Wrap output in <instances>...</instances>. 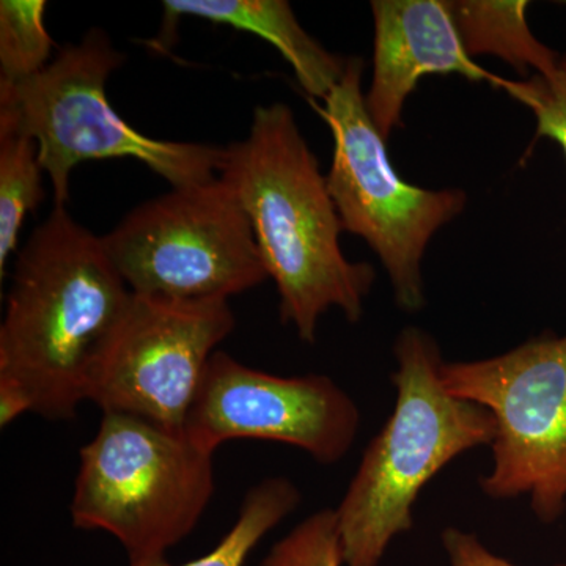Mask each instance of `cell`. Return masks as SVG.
Segmentation results:
<instances>
[{"label":"cell","instance_id":"4fadbf2b","mask_svg":"<svg viewBox=\"0 0 566 566\" xmlns=\"http://www.w3.org/2000/svg\"><path fill=\"white\" fill-rule=\"evenodd\" d=\"M528 2L523 0H461L452 2L461 40L472 59L494 55L521 74L534 70L547 76L562 55L542 43L527 22Z\"/></svg>","mask_w":566,"mask_h":566},{"label":"cell","instance_id":"7c38bea8","mask_svg":"<svg viewBox=\"0 0 566 566\" xmlns=\"http://www.w3.org/2000/svg\"><path fill=\"white\" fill-rule=\"evenodd\" d=\"M163 6L164 32L180 18L191 17L252 33L273 44L312 98L324 102L344 76L348 59L324 50L285 0H164Z\"/></svg>","mask_w":566,"mask_h":566},{"label":"cell","instance_id":"ac0fdd59","mask_svg":"<svg viewBox=\"0 0 566 566\" xmlns=\"http://www.w3.org/2000/svg\"><path fill=\"white\" fill-rule=\"evenodd\" d=\"M504 91L535 115L536 139L547 137L556 142L566 158V55L547 76L506 80Z\"/></svg>","mask_w":566,"mask_h":566},{"label":"cell","instance_id":"7a4b0ae2","mask_svg":"<svg viewBox=\"0 0 566 566\" xmlns=\"http://www.w3.org/2000/svg\"><path fill=\"white\" fill-rule=\"evenodd\" d=\"M219 177L248 214L264 270L277 286L282 323L314 344L331 308L360 322L375 270L342 252L344 226L326 177L286 104L255 107L248 137L226 147Z\"/></svg>","mask_w":566,"mask_h":566},{"label":"cell","instance_id":"277c9868","mask_svg":"<svg viewBox=\"0 0 566 566\" xmlns=\"http://www.w3.org/2000/svg\"><path fill=\"white\" fill-rule=\"evenodd\" d=\"M125 54L102 29L62 48L41 73L17 84H0V115L36 140L40 161L66 207L70 178L81 163L134 159L172 188L200 185L221 174L226 147L155 139L134 129L107 98V81Z\"/></svg>","mask_w":566,"mask_h":566},{"label":"cell","instance_id":"9c48e42d","mask_svg":"<svg viewBox=\"0 0 566 566\" xmlns=\"http://www.w3.org/2000/svg\"><path fill=\"white\" fill-rule=\"evenodd\" d=\"M229 301L133 293L125 318L93 378L88 401L185 430L186 417L216 348L233 333Z\"/></svg>","mask_w":566,"mask_h":566},{"label":"cell","instance_id":"9a60e30c","mask_svg":"<svg viewBox=\"0 0 566 566\" xmlns=\"http://www.w3.org/2000/svg\"><path fill=\"white\" fill-rule=\"evenodd\" d=\"M300 504L301 493L292 480L271 476L245 493L237 523L211 553L182 565L161 557L134 566H244L253 547Z\"/></svg>","mask_w":566,"mask_h":566},{"label":"cell","instance_id":"d6986e66","mask_svg":"<svg viewBox=\"0 0 566 566\" xmlns=\"http://www.w3.org/2000/svg\"><path fill=\"white\" fill-rule=\"evenodd\" d=\"M442 543L452 566H516L491 554L475 535L457 527L446 528Z\"/></svg>","mask_w":566,"mask_h":566},{"label":"cell","instance_id":"5b68a950","mask_svg":"<svg viewBox=\"0 0 566 566\" xmlns=\"http://www.w3.org/2000/svg\"><path fill=\"white\" fill-rule=\"evenodd\" d=\"M212 455L185 430L106 412L98 433L80 452L70 505L73 526L114 535L129 566L166 557L210 504Z\"/></svg>","mask_w":566,"mask_h":566},{"label":"cell","instance_id":"ba28073f","mask_svg":"<svg viewBox=\"0 0 566 566\" xmlns=\"http://www.w3.org/2000/svg\"><path fill=\"white\" fill-rule=\"evenodd\" d=\"M441 374L449 392L494 417V465L480 480L483 493L497 501L527 494L536 517L554 523L566 509V335L444 363Z\"/></svg>","mask_w":566,"mask_h":566},{"label":"cell","instance_id":"52a82bcc","mask_svg":"<svg viewBox=\"0 0 566 566\" xmlns=\"http://www.w3.org/2000/svg\"><path fill=\"white\" fill-rule=\"evenodd\" d=\"M102 238L140 296L229 301L268 279L248 214L221 177L139 205Z\"/></svg>","mask_w":566,"mask_h":566},{"label":"cell","instance_id":"2e32d148","mask_svg":"<svg viewBox=\"0 0 566 566\" xmlns=\"http://www.w3.org/2000/svg\"><path fill=\"white\" fill-rule=\"evenodd\" d=\"M44 0L0 2V84H17L36 76L50 65L52 41Z\"/></svg>","mask_w":566,"mask_h":566},{"label":"cell","instance_id":"5bb4252c","mask_svg":"<svg viewBox=\"0 0 566 566\" xmlns=\"http://www.w3.org/2000/svg\"><path fill=\"white\" fill-rule=\"evenodd\" d=\"M44 169L35 139L0 115V279L17 251L25 216L44 199Z\"/></svg>","mask_w":566,"mask_h":566},{"label":"cell","instance_id":"3957f363","mask_svg":"<svg viewBox=\"0 0 566 566\" xmlns=\"http://www.w3.org/2000/svg\"><path fill=\"white\" fill-rule=\"evenodd\" d=\"M397 401L371 439L335 510L346 566H379L395 536L415 526L420 491L457 457L493 444L495 420L483 406L449 392L434 338L406 327L394 346Z\"/></svg>","mask_w":566,"mask_h":566},{"label":"cell","instance_id":"6da1fadb","mask_svg":"<svg viewBox=\"0 0 566 566\" xmlns=\"http://www.w3.org/2000/svg\"><path fill=\"white\" fill-rule=\"evenodd\" d=\"M133 292L103 238L54 207L18 253L0 324V424L76 415Z\"/></svg>","mask_w":566,"mask_h":566},{"label":"cell","instance_id":"8fae6325","mask_svg":"<svg viewBox=\"0 0 566 566\" xmlns=\"http://www.w3.org/2000/svg\"><path fill=\"white\" fill-rule=\"evenodd\" d=\"M374 76L365 95L368 114L385 139L400 128L406 99L431 74H457L504 88L468 54L446 0H375Z\"/></svg>","mask_w":566,"mask_h":566},{"label":"cell","instance_id":"e0dca14e","mask_svg":"<svg viewBox=\"0 0 566 566\" xmlns=\"http://www.w3.org/2000/svg\"><path fill=\"white\" fill-rule=\"evenodd\" d=\"M340 534L335 510L324 509L305 517L285 538L275 543L260 566H342Z\"/></svg>","mask_w":566,"mask_h":566},{"label":"cell","instance_id":"8992f818","mask_svg":"<svg viewBox=\"0 0 566 566\" xmlns=\"http://www.w3.org/2000/svg\"><path fill=\"white\" fill-rule=\"evenodd\" d=\"M363 74V59L349 57L324 106L312 99L334 137L327 189L344 232L370 245L389 274L395 303L415 314L424 305L422 260L428 243L463 212L468 197L460 189H422L398 175L387 140L368 114Z\"/></svg>","mask_w":566,"mask_h":566},{"label":"cell","instance_id":"30bf717a","mask_svg":"<svg viewBox=\"0 0 566 566\" xmlns=\"http://www.w3.org/2000/svg\"><path fill=\"white\" fill-rule=\"evenodd\" d=\"M360 427L353 398L329 376H277L216 352L193 398L185 433L214 453L234 439L282 442L322 464L338 463Z\"/></svg>","mask_w":566,"mask_h":566}]
</instances>
